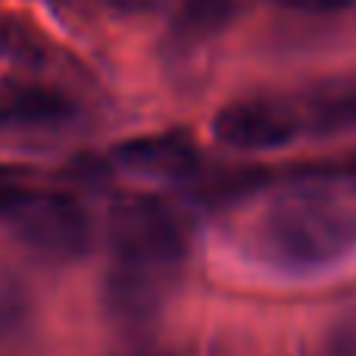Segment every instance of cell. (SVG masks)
Wrapping results in <instances>:
<instances>
[{"label": "cell", "instance_id": "6da1fadb", "mask_svg": "<svg viewBox=\"0 0 356 356\" xmlns=\"http://www.w3.org/2000/svg\"><path fill=\"white\" fill-rule=\"evenodd\" d=\"M250 225V253L288 278H309L356 253V191L334 188L325 163L297 166Z\"/></svg>", "mask_w": 356, "mask_h": 356}, {"label": "cell", "instance_id": "7a4b0ae2", "mask_svg": "<svg viewBox=\"0 0 356 356\" xmlns=\"http://www.w3.org/2000/svg\"><path fill=\"white\" fill-rule=\"evenodd\" d=\"M110 269L106 309L119 322L141 325L169 300L188 259V222L154 194H122L106 216Z\"/></svg>", "mask_w": 356, "mask_h": 356}, {"label": "cell", "instance_id": "3957f363", "mask_svg": "<svg viewBox=\"0 0 356 356\" xmlns=\"http://www.w3.org/2000/svg\"><path fill=\"white\" fill-rule=\"evenodd\" d=\"M0 222H6L22 238V244L54 259L81 257L94 238L91 219L75 197L38 184H31Z\"/></svg>", "mask_w": 356, "mask_h": 356}, {"label": "cell", "instance_id": "277c9868", "mask_svg": "<svg viewBox=\"0 0 356 356\" xmlns=\"http://www.w3.org/2000/svg\"><path fill=\"white\" fill-rule=\"evenodd\" d=\"M307 131L303 104L272 94H253L225 104L213 119V135L219 144L241 154H263V150L288 147Z\"/></svg>", "mask_w": 356, "mask_h": 356}, {"label": "cell", "instance_id": "5b68a950", "mask_svg": "<svg viewBox=\"0 0 356 356\" xmlns=\"http://www.w3.org/2000/svg\"><path fill=\"white\" fill-rule=\"evenodd\" d=\"M116 160L125 172L141 178H160V181H181L191 178L200 166V150L181 131L166 135H147L122 144L116 150Z\"/></svg>", "mask_w": 356, "mask_h": 356}, {"label": "cell", "instance_id": "8992f818", "mask_svg": "<svg viewBox=\"0 0 356 356\" xmlns=\"http://www.w3.org/2000/svg\"><path fill=\"white\" fill-rule=\"evenodd\" d=\"M75 104L47 85H6L0 88V129L44 131L72 122Z\"/></svg>", "mask_w": 356, "mask_h": 356}, {"label": "cell", "instance_id": "52a82bcc", "mask_svg": "<svg viewBox=\"0 0 356 356\" xmlns=\"http://www.w3.org/2000/svg\"><path fill=\"white\" fill-rule=\"evenodd\" d=\"M238 13V0H169V35L178 44H203L216 38Z\"/></svg>", "mask_w": 356, "mask_h": 356}, {"label": "cell", "instance_id": "ba28073f", "mask_svg": "<svg viewBox=\"0 0 356 356\" xmlns=\"http://www.w3.org/2000/svg\"><path fill=\"white\" fill-rule=\"evenodd\" d=\"M54 47L35 22L13 13H0V60L16 66H47Z\"/></svg>", "mask_w": 356, "mask_h": 356}, {"label": "cell", "instance_id": "9c48e42d", "mask_svg": "<svg viewBox=\"0 0 356 356\" xmlns=\"http://www.w3.org/2000/svg\"><path fill=\"white\" fill-rule=\"evenodd\" d=\"M319 356H356V309H347L325 332Z\"/></svg>", "mask_w": 356, "mask_h": 356}, {"label": "cell", "instance_id": "30bf717a", "mask_svg": "<svg viewBox=\"0 0 356 356\" xmlns=\"http://www.w3.org/2000/svg\"><path fill=\"white\" fill-rule=\"evenodd\" d=\"M31 175L16 166H0V219L10 213V207L31 188Z\"/></svg>", "mask_w": 356, "mask_h": 356}, {"label": "cell", "instance_id": "8fae6325", "mask_svg": "<svg viewBox=\"0 0 356 356\" xmlns=\"http://www.w3.org/2000/svg\"><path fill=\"white\" fill-rule=\"evenodd\" d=\"M22 309V300H19V288L3 269H0V328L10 325L13 319Z\"/></svg>", "mask_w": 356, "mask_h": 356}, {"label": "cell", "instance_id": "7c38bea8", "mask_svg": "<svg viewBox=\"0 0 356 356\" xmlns=\"http://www.w3.org/2000/svg\"><path fill=\"white\" fill-rule=\"evenodd\" d=\"M278 6L294 13H313V16H332V13H341L353 3V0H275Z\"/></svg>", "mask_w": 356, "mask_h": 356}, {"label": "cell", "instance_id": "4fadbf2b", "mask_svg": "<svg viewBox=\"0 0 356 356\" xmlns=\"http://www.w3.org/2000/svg\"><path fill=\"white\" fill-rule=\"evenodd\" d=\"M325 166H328V172H332L334 178L347 181L356 191V150H353L350 156H341V160H328Z\"/></svg>", "mask_w": 356, "mask_h": 356}, {"label": "cell", "instance_id": "5bb4252c", "mask_svg": "<svg viewBox=\"0 0 356 356\" xmlns=\"http://www.w3.org/2000/svg\"><path fill=\"white\" fill-rule=\"evenodd\" d=\"M106 3H110L113 10H122V13H141V10H147L154 0H106Z\"/></svg>", "mask_w": 356, "mask_h": 356}, {"label": "cell", "instance_id": "9a60e30c", "mask_svg": "<svg viewBox=\"0 0 356 356\" xmlns=\"http://www.w3.org/2000/svg\"><path fill=\"white\" fill-rule=\"evenodd\" d=\"M125 356H169V353H160V350H135V353H125Z\"/></svg>", "mask_w": 356, "mask_h": 356}, {"label": "cell", "instance_id": "2e32d148", "mask_svg": "<svg viewBox=\"0 0 356 356\" xmlns=\"http://www.w3.org/2000/svg\"><path fill=\"white\" fill-rule=\"evenodd\" d=\"M56 3H72V0H56Z\"/></svg>", "mask_w": 356, "mask_h": 356}]
</instances>
